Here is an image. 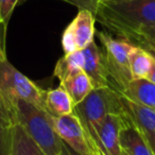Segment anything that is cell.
<instances>
[{"instance_id":"obj_18","label":"cell","mask_w":155,"mask_h":155,"mask_svg":"<svg viewBox=\"0 0 155 155\" xmlns=\"http://www.w3.org/2000/svg\"><path fill=\"white\" fill-rule=\"evenodd\" d=\"M130 41L137 46H155V24L138 30Z\"/></svg>"},{"instance_id":"obj_10","label":"cell","mask_w":155,"mask_h":155,"mask_svg":"<svg viewBox=\"0 0 155 155\" xmlns=\"http://www.w3.org/2000/svg\"><path fill=\"white\" fill-rule=\"evenodd\" d=\"M119 140L121 152L127 155H154L141 134L124 115Z\"/></svg>"},{"instance_id":"obj_12","label":"cell","mask_w":155,"mask_h":155,"mask_svg":"<svg viewBox=\"0 0 155 155\" xmlns=\"http://www.w3.org/2000/svg\"><path fill=\"white\" fill-rule=\"evenodd\" d=\"M122 95L135 103L155 110V84L147 79L132 80Z\"/></svg>"},{"instance_id":"obj_21","label":"cell","mask_w":155,"mask_h":155,"mask_svg":"<svg viewBox=\"0 0 155 155\" xmlns=\"http://www.w3.org/2000/svg\"><path fill=\"white\" fill-rule=\"evenodd\" d=\"M20 0H0V25L7 28L14 8Z\"/></svg>"},{"instance_id":"obj_20","label":"cell","mask_w":155,"mask_h":155,"mask_svg":"<svg viewBox=\"0 0 155 155\" xmlns=\"http://www.w3.org/2000/svg\"><path fill=\"white\" fill-rule=\"evenodd\" d=\"M0 124L5 127H13L14 124H16L13 110L8 105L1 91H0Z\"/></svg>"},{"instance_id":"obj_26","label":"cell","mask_w":155,"mask_h":155,"mask_svg":"<svg viewBox=\"0 0 155 155\" xmlns=\"http://www.w3.org/2000/svg\"><path fill=\"white\" fill-rule=\"evenodd\" d=\"M139 47H142L144 48L146 50H148L149 52L152 53V55L155 58V46H139Z\"/></svg>"},{"instance_id":"obj_8","label":"cell","mask_w":155,"mask_h":155,"mask_svg":"<svg viewBox=\"0 0 155 155\" xmlns=\"http://www.w3.org/2000/svg\"><path fill=\"white\" fill-rule=\"evenodd\" d=\"M123 124V114H108L97 127V152L101 155H121L120 130Z\"/></svg>"},{"instance_id":"obj_6","label":"cell","mask_w":155,"mask_h":155,"mask_svg":"<svg viewBox=\"0 0 155 155\" xmlns=\"http://www.w3.org/2000/svg\"><path fill=\"white\" fill-rule=\"evenodd\" d=\"M123 115L138 130L155 155V110L131 101L121 95Z\"/></svg>"},{"instance_id":"obj_14","label":"cell","mask_w":155,"mask_h":155,"mask_svg":"<svg viewBox=\"0 0 155 155\" xmlns=\"http://www.w3.org/2000/svg\"><path fill=\"white\" fill-rule=\"evenodd\" d=\"M73 104L70 97L61 86L46 94V110L53 117H61L72 113Z\"/></svg>"},{"instance_id":"obj_19","label":"cell","mask_w":155,"mask_h":155,"mask_svg":"<svg viewBox=\"0 0 155 155\" xmlns=\"http://www.w3.org/2000/svg\"><path fill=\"white\" fill-rule=\"evenodd\" d=\"M13 127L0 124V155H10L11 153Z\"/></svg>"},{"instance_id":"obj_27","label":"cell","mask_w":155,"mask_h":155,"mask_svg":"<svg viewBox=\"0 0 155 155\" xmlns=\"http://www.w3.org/2000/svg\"><path fill=\"white\" fill-rule=\"evenodd\" d=\"M93 155H101V154H100V153H98V152H95Z\"/></svg>"},{"instance_id":"obj_17","label":"cell","mask_w":155,"mask_h":155,"mask_svg":"<svg viewBox=\"0 0 155 155\" xmlns=\"http://www.w3.org/2000/svg\"><path fill=\"white\" fill-rule=\"evenodd\" d=\"M10 155H46L18 123L13 127L12 149Z\"/></svg>"},{"instance_id":"obj_9","label":"cell","mask_w":155,"mask_h":155,"mask_svg":"<svg viewBox=\"0 0 155 155\" xmlns=\"http://www.w3.org/2000/svg\"><path fill=\"white\" fill-rule=\"evenodd\" d=\"M84 55L83 71L91 80L94 88L108 87L107 73L104 65L102 51L95 41H91L86 48L82 50Z\"/></svg>"},{"instance_id":"obj_16","label":"cell","mask_w":155,"mask_h":155,"mask_svg":"<svg viewBox=\"0 0 155 155\" xmlns=\"http://www.w3.org/2000/svg\"><path fill=\"white\" fill-rule=\"evenodd\" d=\"M83 66L84 55L82 50H75L69 54H65L58 61L54 68V75L62 83L72 74L83 70Z\"/></svg>"},{"instance_id":"obj_22","label":"cell","mask_w":155,"mask_h":155,"mask_svg":"<svg viewBox=\"0 0 155 155\" xmlns=\"http://www.w3.org/2000/svg\"><path fill=\"white\" fill-rule=\"evenodd\" d=\"M62 46H63V49H64L65 54H69V53H71V52L78 50L77 45H75L74 35H73L72 29H71L70 25L65 29L64 33H63Z\"/></svg>"},{"instance_id":"obj_1","label":"cell","mask_w":155,"mask_h":155,"mask_svg":"<svg viewBox=\"0 0 155 155\" xmlns=\"http://www.w3.org/2000/svg\"><path fill=\"white\" fill-rule=\"evenodd\" d=\"M94 16L104 29L130 41L155 24V0H99Z\"/></svg>"},{"instance_id":"obj_15","label":"cell","mask_w":155,"mask_h":155,"mask_svg":"<svg viewBox=\"0 0 155 155\" xmlns=\"http://www.w3.org/2000/svg\"><path fill=\"white\" fill-rule=\"evenodd\" d=\"M154 60L155 58L152 55L151 52L136 45L130 53L129 58L130 70H131L133 80L146 79L152 68Z\"/></svg>"},{"instance_id":"obj_3","label":"cell","mask_w":155,"mask_h":155,"mask_svg":"<svg viewBox=\"0 0 155 155\" xmlns=\"http://www.w3.org/2000/svg\"><path fill=\"white\" fill-rule=\"evenodd\" d=\"M15 122L18 123L46 155H60L63 140L54 129L53 116L22 99L14 104Z\"/></svg>"},{"instance_id":"obj_23","label":"cell","mask_w":155,"mask_h":155,"mask_svg":"<svg viewBox=\"0 0 155 155\" xmlns=\"http://www.w3.org/2000/svg\"><path fill=\"white\" fill-rule=\"evenodd\" d=\"M20 1H25V0H20ZM61 1L78 8L79 11L86 10V11H89L91 13L95 14L97 3L99 0H61Z\"/></svg>"},{"instance_id":"obj_2","label":"cell","mask_w":155,"mask_h":155,"mask_svg":"<svg viewBox=\"0 0 155 155\" xmlns=\"http://www.w3.org/2000/svg\"><path fill=\"white\" fill-rule=\"evenodd\" d=\"M72 114L77 117L84 130L87 141L97 152V127L108 114L122 115L121 94L110 87L94 88L83 101L73 106Z\"/></svg>"},{"instance_id":"obj_25","label":"cell","mask_w":155,"mask_h":155,"mask_svg":"<svg viewBox=\"0 0 155 155\" xmlns=\"http://www.w3.org/2000/svg\"><path fill=\"white\" fill-rule=\"evenodd\" d=\"M146 79H147L148 81H150L151 83L155 84V60H154V62H153L152 68H151L150 72L148 73V75H147Z\"/></svg>"},{"instance_id":"obj_4","label":"cell","mask_w":155,"mask_h":155,"mask_svg":"<svg viewBox=\"0 0 155 155\" xmlns=\"http://www.w3.org/2000/svg\"><path fill=\"white\" fill-rule=\"evenodd\" d=\"M102 46V55L107 73L108 87L122 95L133 80L130 70V53L135 44L127 38H114L105 33L98 32Z\"/></svg>"},{"instance_id":"obj_28","label":"cell","mask_w":155,"mask_h":155,"mask_svg":"<svg viewBox=\"0 0 155 155\" xmlns=\"http://www.w3.org/2000/svg\"><path fill=\"white\" fill-rule=\"evenodd\" d=\"M121 155H127V154H125V153H123V152H122V153H121Z\"/></svg>"},{"instance_id":"obj_13","label":"cell","mask_w":155,"mask_h":155,"mask_svg":"<svg viewBox=\"0 0 155 155\" xmlns=\"http://www.w3.org/2000/svg\"><path fill=\"white\" fill-rule=\"evenodd\" d=\"M72 101L73 106L80 103L86 98V96L94 89L91 80L83 70L74 73L68 79L61 83Z\"/></svg>"},{"instance_id":"obj_7","label":"cell","mask_w":155,"mask_h":155,"mask_svg":"<svg viewBox=\"0 0 155 155\" xmlns=\"http://www.w3.org/2000/svg\"><path fill=\"white\" fill-rule=\"evenodd\" d=\"M53 121L54 129L58 137L65 143L82 155L94 154L93 150L88 144L82 125L72 113L61 117H53Z\"/></svg>"},{"instance_id":"obj_11","label":"cell","mask_w":155,"mask_h":155,"mask_svg":"<svg viewBox=\"0 0 155 155\" xmlns=\"http://www.w3.org/2000/svg\"><path fill=\"white\" fill-rule=\"evenodd\" d=\"M95 22L96 19L93 13L86 10H81L74 19L69 24L74 35L78 50H83L94 41Z\"/></svg>"},{"instance_id":"obj_24","label":"cell","mask_w":155,"mask_h":155,"mask_svg":"<svg viewBox=\"0 0 155 155\" xmlns=\"http://www.w3.org/2000/svg\"><path fill=\"white\" fill-rule=\"evenodd\" d=\"M60 155H82L80 153H78L73 149H71L68 144H66L64 141L62 142V150H61Z\"/></svg>"},{"instance_id":"obj_5","label":"cell","mask_w":155,"mask_h":155,"mask_svg":"<svg viewBox=\"0 0 155 155\" xmlns=\"http://www.w3.org/2000/svg\"><path fill=\"white\" fill-rule=\"evenodd\" d=\"M0 91L13 113L14 104L18 99L28 101L46 110L47 91L39 88L29 78L18 71L7 58H0Z\"/></svg>"}]
</instances>
